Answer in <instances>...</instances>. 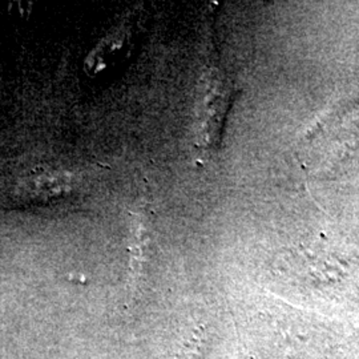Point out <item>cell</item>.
<instances>
[{"instance_id":"obj_1","label":"cell","mask_w":359,"mask_h":359,"mask_svg":"<svg viewBox=\"0 0 359 359\" xmlns=\"http://www.w3.org/2000/svg\"><path fill=\"white\" fill-rule=\"evenodd\" d=\"M71 188V180L60 175L29 176L20 184V194L29 200L52 198L65 194Z\"/></svg>"}]
</instances>
